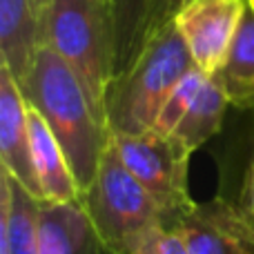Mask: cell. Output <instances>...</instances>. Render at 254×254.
<instances>
[{
    "label": "cell",
    "mask_w": 254,
    "mask_h": 254,
    "mask_svg": "<svg viewBox=\"0 0 254 254\" xmlns=\"http://www.w3.org/2000/svg\"><path fill=\"white\" fill-rule=\"evenodd\" d=\"M20 89L58 138L83 194L96 176L112 134L101 125L78 76L45 45Z\"/></svg>",
    "instance_id": "obj_1"
},
{
    "label": "cell",
    "mask_w": 254,
    "mask_h": 254,
    "mask_svg": "<svg viewBox=\"0 0 254 254\" xmlns=\"http://www.w3.org/2000/svg\"><path fill=\"white\" fill-rule=\"evenodd\" d=\"M43 27L45 45L78 76L101 125L110 131L107 89L114 80L116 63V29L110 0H52Z\"/></svg>",
    "instance_id": "obj_2"
},
{
    "label": "cell",
    "mask_w": 254,
    "mask_h": 254,
    "mask_svg": "<svg viewBox=\"0 0 254 254\" xmlns=\"http://www.w3.org/2000/svg\"><path fill=\"white\" fill-rule=\"evenodd\" d=\"M196 63L174 22L165 25L138 61L107 89V123L114 134H140L154 127L165 98Z\"/></svg>",
    "instance_id": "obj_3"
},
{
    "label": "cell",
    "mask_w": 254,
    "mask_h": 254,
    "mask_svg": "<svg viewBox=\"0 0 254 254\" xmlns=\"http://www.w3.org/2000/svg\"><path fill=\"white\" fill-rule=\"evenodd\" d=\"M78 203L103 243L116 254L123 252V248L140 232L154 225H167L165 212L127 170L114 140L103 152L96 176L80 194Z\"/></svg>",
    "instance_id": "obj_4"
},
{
    "label": "cell",
    "mask_w": 254,
    "mask_h": 254,
    "mask_svg": "<svg viewBox=\"0 0 254 254\" xmlns=\"http://www.w3.org/2000/svg\"><path fill=\"white\" fill-rule=\"evenodd\" d=\"M112 140L127 170L152 194L165 212L167 225L174 228L176 221L196 205L188 181L192 152H188L174 136L156 129L140 134H114Z\"/></svg>",
    "instance_id": "obj_5"
},
{
    "label": "cell",
    "mask_w": 254,
    "mask_h": 254,
    "mask_svg": "<svg viewBox=\"0 0 254 254\" xmlns=\"http://www.w3.org/2000/svg\"><path fill=\"white\" fill-rule=\"evenodd\" d=\"M246 11L248 0H192L174 18L192 61L205 74L221 69Z\"/></svg>",
    "instance_id": "obj_6"
},
{
    "label": "cell",
    "mask_w": 254,
    "mask_h": 254,
    "mask_svg": "<svg viewBox=\"0 0 254 254\" xmlns=\"http://www.w3.org/2000/svg\"><path fill=\"white\" fill-rule=\"evenodd\" d=\"M192 254H254V228L234 201L196 203L174 225Z\"/></svg>",
    "instance_id": "obj_7"
},
{
    "label": "cell",
    "mask_w": 254,
    "mask_h": 254,
    "mask_svg": "<svg viewBox=\"0 0 254 254\" xmlns=\"http://www.w3.org/2000/svg\"><path fill=\"white\" fill-rule=\"evenodd\" d=\"M0 167L9 172L25 190L40 201L38 183L31 167L29 105L13 80L11 71L0 63Z\"/></svg>",
    "instance_id": "obj_8"
},
{
    "label": "cell",
    "mask_w": 254,
    "mask_h": 254,
    "mask_svg": "<svg viewBox=\"0 0 254 254\" xmlns=\"http://www.w3.org/2000/svg\"><path fill=\"white\" fill-rule=\"evenodd\" d=\"M29 105V103H27ZM29 138H31V167L38 183L40 201L54 205H69L80 201L76 176L63 152L58 138L45 119L29 105Z\"/></svg>",
    "instance_id": "obj_9"
},
{
    "label": "cell",
    "mask_w": 254,
    "mask_h": 254,
    "mask_svg": "<svg viewBox=\"0 0 254 254\" xmlns=\"http://www.w3.org/2000/svg\"><path fill=\"white\" fill-rule=\"evenodd\" d=\"M43 47L45 27L31 0H0V58L18 87L31 74Z\"/></svg>",
    "instance_id": "obj_10"
},
{
    "label": "cell",
    "mask_w": 254,
    "mask_h": 254,
    "mask_svg": "<svg viewBox=\"0 0 254 254\" xmlns=\"http://www.w3.org/2000/svg\"><path fill=\"white\" fill-rule=\"evenodd\" d=\"M40 203L0 167V254H43Z\"/></svg>",
    "instance_id": "obj_11"
},
{
    "label": "cell",
    "mask_w": 254,
    "mask_h": 254,
    "mask_svg": "<svg viewBox=\"0 0 254 254\" xmlns=\"http://www.w3.org/2000/svg\"><path fill=\"white\" fill-rule=\"evenodd\" d=\"M43 254H116L87 219L80 203H40Z\"/></svg>",
    "instance_id": "obj_12"
},
{
    "label": "cell",
    "mask_w": 254,
    "mask_h": 254,
    "mask_svg": "<svg viewBox=\"0 0 254 254\" xmlns=\"http://www.w3.org/2000/svg\"><path fill=\"white\" fill-rule=\"evenodd\" d=\"M116 29L114 78L125 74L145 52L156 31L158 0H110Z\"/></svg>",
    "instance_id": "obj_13"
},
{
    "label": "cell",
    "mask_w": 254,
    "mask_h": 254,
    "mask_svg": "<svg viewBox=\"0 0 254 254\" xmlns=\"http://www.w3.org/2000/svg\"><path fill=\"white\" fill-rule=\"evenodd\" d=\"M230 105L254 112V11L248 4L228 58L214 74Z\"/></svg>",
    "instance_id": "obj_14"
},
{
    "label": "cell",
    "mask_w": 254,
    "mask_h": 254,
    "mask_svg": "<svg viewBox=\"0 0 254 254\" xmlns=\"http://www.w3.org/2000/svg\"><path fill=\"white\" fill-rule=\"evenodd\" d=\"M228 105H230V101L225 96V92L221 89V85L216 83V78L214 76H207L198 96L190 105L188 114L181 119V123L174 127V131L170 136H174L188 152L194 154L212 136L221 131Z\"/></svg>",
    "instance_id": "obj_15"
},
{
    "label": "cell",
    "mask_w": 254,
    "mask_h": 254,
    "mask_svg": "<svg viewBox=\"0 0 254 254\" xmlns=\"http://www.w3.org/2000/svg\"><path fill=\"white\" fill-rule=\"evenodd\" d=\"M207 76L210 74H205L201 67L194 65L192 69L179 80V85L172 89L170 96L165 98V103H163L152 129L161 131V134H172L174 127L181 123V119L188 114L190 105H192L194 98L198 96V92H201L203 83L207 80Z\"/></svg>",
    "instance_id": "obj_16"
},
{
    "label": "cell",
    "mask_w": 254,
    "mask_h": 254,
    "mask_svg": "<svg viewBox=\"0 0 254 254\" xmlns=\"http://www.w3.org/2000/svg\"><path fill=\"white\" fill-rule=\"evenodd\" d=\"M121 254H192L183 234L170 225H154L140 232L123 248Z\"/></svg>",
    "instance_id": "obj_17"
},
{
    "label": "cell",
    "mask_w": 254,
    "mask_h": 254,
    "mask_svg": "<svg viewBox=\"0 0 254 254\" xmlns=\"http://www.w3.org/2000/svg\"><path fill=\"white\" fill-rule=\"evenodd\" d=\"M239 210L243 212V216L248 219V223L254 228V152L252 158L248 163V172H246V181H243V190H241V198H239Z\"/></svg>",
    "instance_id": "obj_18"
},
{
    "label": "cell",
    "mask_w": 254,
    "mask_h": 254,
    "mask_svg": "<svg viewBox=\"0 0 254 254\" xmlns=\"http://www.w3.org/2000/svg\"><path fill=\"white\" fill-rule=\"evenodd\" d=\"M192 0H158V13H156V31H161L165 25L174 22L179 11L190 4Z\"/></svg>",
    "instance_id": "obj_19"
},
{
    "label": "cell",
    "mask_w": 254,
    "mask_h": 254,
    "mask_svg": "<svg viewBox=\"0 0 254 254\" xmlns=\"http://www.w3.org/2000/svg\"><path fill=\"white\" fill-rule=\"evenodd\" d=\"M31 4H34V11L38 13L40 20H45V13H47L49 4H52V0H31Z\"/></svg>",
    "instance_id": "obj_20"
},
{
    "label": "cell",
    "mask_w": 254,
    "mask_h": 254,
    "mask_svg": "<svg viewBox=\"0 0 254 254\" xmlns=\"http://www.w3.org/2000/svg\"><path fill=\"white\" fill-rule=\"evenodd\" d=\"M248 4H250V9L254 11V0H248Z\"/></svg>",
    "instance_id": "obj_21"
}]
</instances>
